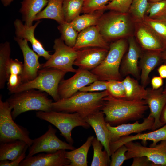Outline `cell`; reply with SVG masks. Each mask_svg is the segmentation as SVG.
<instances>
[{"instance_id": "obj_53", "label": "cell", "mask_w": 166, "mask_h": 166, "mask_svg": "<svg viewBox=\"0 0 166 166\" xmlns=\"http://www.w3.org/2000/svg\"><path fill=\"white\" fill-rule=\"evenodd\" d=\"M163 93H164L166 94V84L164 87V88H163Z\"/></svg>"}, {"instance_id": "obj_27", "label": "cell", "mask_w": 166, "mask_h": 166, "mask_svg": "<svg viewBox=\"0 0 166 166\" xmlns=\"http://www.w3.org/2000/svg\"><path fill=\"white\" fill-rule=\"evenodd\" d=\"M45 8L36 16L35 21L42 19L54 20L59 24L65 22L63 10V0H47Z\"/></svg>"}, {"instance_id": "obj_24", "label": "cell", "mask_w": 166, "mask_h": 166, "mask_svg": "<svg viewBox=\"0 0 166 166\" xmlns=\"http://www.w3.org/2000/svg\"><path fill=\"white\" fill-rule=\"evenodd\" d=\"M162 52L157 51H147L141 55L140 79L142 85L144 87L148 83L150 73L158 64L162 59Z\"/></svg>"}, {"instance_id": "obj_39", "label": "cell", "mask_w": 166, "mask_h": 166, "mask_svg": "<svg viewBox=\"0 0 166 166\" xmlns=\"http://www.w3.org/2000/svg\"><path fill=\"white\" fill-rule=\"evenodd\" d=\"M113 0H84L81 13L84 14L93 12L105 9L107 3Z\"/></svg>"}, {"instance_id": "obj_25", "label": "cell", "mask_w": 166, "mask_h": 166, "mask_svg": "<svg viewBox=\"0 0 166 166\" xmlns=\"http://www.w3.org/2000/svg\"><path fill=\"white\" fill-rule=\"evenodd\" d=\"M29 147L25 142L19 140L0 142V161L15 160Z\"/></svg>"}, {"instance_id": "obj_17", "label": "cell", "mask_w": 166, "mask_h": 166, "mask_svg": "<svg viewBox=\"0 0 166 166\" xmlns=\"http://www.w3.org/2000/svg\"><path fill=\"white\" fill-rule=\"evenodd\" d=\"M135 23L134 33L144 49L163 52L166 49L161 40L150 28L143 22Z\"/></svg>"}, {"instance_id": "obj_6", "label": "cell", "mask_w": 166, "mask_h": 166, "mask_svg": "<svg viewBox=\"0 0 166 166\" xmlns=\"http://www.w3.org/2000/svg\"><path fill=\"white\" fill-rule=\"evenodd\" d=\"M66 72L53 68H42L33 80L22 83L10 92V94L34 89L44 92L51 96L55 101L60 100L58 89L61 81Z\"/></svg>"}, {"instance_id": "obj_40", "label": "cell", "mask_w": 166, "mask_h": 166, "mask_svg": "<svg viewBox=\"0 0 166 166\" xmlns=\"http://www.w3.org/2000/svg\"><path fill=\"white\" fill-rule=\"evenodd\" d=\"M133 0H113L106 5V10L128 13Z\"/></svg>"}, {"instance_id": "obj_13", "label": "cell", "mask_w": 166, "mask_h": 166, "mask_svg": "<svg viewBox=\"0 0 166 166\" xmlns=\"http://www.w3.org/2000/svg\"><path fill=\"white\" fill-rule=\"evenodd\" d=\"M14 40L21 49L24 59L23 69L20 75L22 83L31 81L37 76L42 68V64L39 61V56L29 46L28 41L16 37Z\"/></svg>"}, {"instance_id": "obj_8", "label": "cell", "mask_w": 166, "mask_h": 166, "mask_svg": "<svg viewBox=\"0 0 166 166\" xmlns=\"http://www.w3.org/2000/svg\"><path fill=\"white\" fill-rule=\"evenodd\" d=\"M12 109L7 102L2 100L0 96V142L10 141L17 140H22L30 147L33 140L30 137L28 129L17 124L11 114Z\"/></svg>"}, {"instance_id": "obj_35", "label": "cell", "mask_w": 166, "mask_h": 166, "mask_svg": "<svg viewBox=\"0 0 166 166\" xmlns=\"http://www.w3.org/2000/svg\"><path fill=\"white\" fill-rule=\"evenodd\" d=\"M59 24L57 28L61 34V38L67 45L73 48L79 32L75 30L70 22H65Z\"/></svg>"}, {"instance_id": "obj_19", "label": "cell", "mask_w": 166, "mask_h": 166, "mask_svg": "<svg viewBox=\"0 0 166 166\" xmlns=\"http://www.w3.org/2000/svg\"><path fill=\"white\" fill-rule=\"evenodd\" d=\"M163 88L158 89H148L145 100L150 110L149 116L154 119L151 129L156 130L164 124L161 121L160 117L163 109L166 104V94L163 93Z\"/></svg>"}, {"instance_id": "obj_52", "label": "cell", "mask_w": 166, "mask_h": 166, "mask_svg": "<svg viewBox=\"0 0 166 166\" xmlns=\"http://www.w3.org/2000/svg\"><path fill=\"white\" fill-rule=\"evenodd\" d=\"M166 0H148V1L149 2H157L159 1H165Z\"/></svg>"}, {"instance_id": "obj_42", "label": "cell", "mask_w": 166, "mask_h": 166, "mask_svg": "<svg viewBox=\"0 0 166 166\" xmlns=\"http://www.w3.org/2000/svg\"><path fill=\"white\" fill-rule=\"evenodd\" d=\"M108 81L97 80L91 84L81 89L79 91L97 92L107 90Z\"/></svg>"}, {"instance_id": "obj_48", "label": "cell", "mask_w": 166, "mask_h": 166, "mask_svg": "<svg viewBox=\"0 0 166 166\" xmlns=\"http://www.w3.org/2000/svg\"><path fill=\"white\" fill-rule=\"evenodd\" d=\"M158 72L162 78H166V64L161 65L158 69Z\"/></svg>"}, {"instance_id": "obj_50", "label": "cell", "mask_w": 166, "mask_h": 166, "mask_svg": "<svg viewBox=\"0 0 166 166\" xmlns=\"http://www.w3.org/2000/svg\"><path fill=\"white\" fill-rule=\"evenodd\" d=\"M1 1L4 6H7L11 4L13 0H1Z\"/></svg>"}, {"instance_id": "obj_1", "label": "cell", "mask_w": 166, "mask_h": 166, "mask_svg": "<svg viewBox=\"0 0 166 166\" xmlns=\"http://www.w3.org/2000/svg\"><path fill=\"white\" fill-rule=\"evenodd\" d=\"M103 100L101 110L105 115V122L112 126L142 118L148 108L144 100H129L109 95Z\"/></svg>"}, {"instance_id": "obj_22", "label": "cell", "mask_w": 166, "mask_h": 166, "mask_svg": "<svg viewBox=\"0 0 166 166\" xmlns=\"http://www.w3.org/2000/svg\"><path fill=\"white\" fill-rule=\"evenodd\" d=\"M97 47L109 50V44L101 34L97 25L88 27L78 34L74 47L78 50L82 49Z\"/></svg>"}, {"instance_id": "obj_47", "label": "cell", "mask_w": 166, "mask_h": 166, "mask_svg": "<svg viewBox=\"0 0 166 166\" xmlns=\"http://www.w3.org/2000/svg\"><path fill=\"white\" fill-rule=\"evenodd\" d=\"M163 84V78L160 76H155L151 80V84L152 89H158L162 86Z\"/></svg>"}, {"instance_id": "obj_43", "label": "cell", "mask_w": 166, "mask_h": 166, "mask_svg": "<svg viewBox=\"0 0 166 166\" xmlns=\"http://www.w3.org/2000/svg\"><path fill=\"white\" fill-rule=\"evenodd\" d=\"M23 64L17 59H10L8 65L7 72L10 74L21 75L23 72Z\"/></svg>"}, {"instance_id": "obj_26", "label": "cell", "mask_w": 166, "mask_h": 166, "mask_svg": "<svg viewBox=\"0 0 166 166\" xmlns=\"http://www.w3.org/2000/svg\"><path fill=\"white\" fill-rule=\"evenodd\" d=\"M47 0H23L20 12L25 24L32 26L37 15L48 3Z\"/></svg>"}, {"instance_id": "obj_2", "label": "cell", "mask_w": 166, "mask_h": 166, "mask_svg": "<svg viewBox=\"0 0 166 166\" xmlns=\"http://www.w3.org/2000/svg\"><path fill=\"white\" fill-rule=\"evenodd\" d=\"M109 95L107 90L100 92L78 91L69 98L53 102L52 109L58 112L77 113L84 119L101 110L103 98Z\"/></svg>"}, {"instance_id": "obj_7", "label": "cell", "mask_w": 166, "mask_h": 166, "mask_svg": "<svg viewBox=\"0 0 166 166\" xmlns=\"http://www.w3.org/2000/svg\"><path fill=\"white\" fill-rule=\"evenodd\" d=\"M36 116L46 121L56 127L61 132L67 142L73 145L74 141L71 136V131L75 127L81 126L88 129L90 127L79 114L54 110L49 111H38Z\"/></svg>"}, {"instance_id": "obj_31", "label": "cell", "mask_w": 166, "mask_h": 166, "mask_svg": "<svg viewBox=\"0 0 166 166\" xmlns=\"http://www.w3.org/2000/svg\"><path fill=\"white\" fill-rule=\"evenodd\" d=\"M11 48L8 42L0 45V89L4 88L9 75L7 70L10 62Z\"/></svg>"}, {"instance_id": "obj_5", "label": "cell", "mask_w": 166, "mask_h": 166, "mask_svg": "<svg viewBox=\"0 0 166 166\" xmlns=\"http://www.w3.org/2000/svg\"><path fill=\"white\" fill-rule=\"evenodd\" d=\"M127 45L125 38L113 41L109 45L108 53L103 61L90 71L99 80H121L120 66L127 50Z\"/></svg>"}, {"instance_id": "obj_15", "label": "cell", "mask_w": 166, "mask_h": 166, "mask_svg": "<svg viewBox=\"0 0 166 166\" xmlns=\"http://www.w3.org/2000/svg\"><path fill=\"white\" fill-rule=\"evenodd\" d=\"M154 121V118L148 115L144 118L141 123H139V121H137L132 124L124 123L114 126L106 123V126L109 132L110 143L116 141L122 136L151 130L153 126Z\"/></svg>"}, {"instance_id": "obj_45", "label": "cell", "mask_w": 166, "mask_h": 166, "mask_svg": "<svg viewBox=\"0 0 166 166\" xmlns=\"http://www.w3.org/2000/svg\"><path fill=\"white\" fill-rule=\"evenodd\" d=\"M24 151L21 155L17 159L13 161L8 160H2L0 162V166H18L21 162L26 157V152Z\"/></svg>"}, {"instance_id": "obj_51", "label": "cell", "mask_w": 166, "mask_h": 166, "mask_svg": "<svg viewBox=\"0 0 166 166\" xmlns=\"http://www.w3.org/2000/svg\"><path fill=\"white\" fill-rule=\"evenodd\" d=\"M162 57L166 63V49L162 53Z\"/></svg>"}, {"instance_id": "obj_36", "label": "cell", "mask_w": 166, "mask_h": 166, "mask_svg": "<svg viewBox=\"0 0 166 166\" xmlns=\"http://www.w3.org/2000/svg\"><path fill=\"white\" fill-rule=\"evenodd\" d=\"M142 22L157 35L166 46V18L154 19L145 15Z\"/></svg>"}, {"instance_id": "obj_37", "label": "cell", "mask_w": 166, "mask_h": 166, "mask_svg": "<svg viewBox=\"0 0 166 166\" xmlns=\"http://www.w3.org/2000/svg\"><path fill=\"white\" fill-rule=\"evenodd\" d=\"M148 18L158 19L166 18V0L149 2L146 13Z\"/></svg>"}, {"instance_id": "obj_23", "label": "cell", "mask_w": 166, "mask_h": 166, "mask_svg": "<svg viewBox=\"0 0 166 166\" xmlns=\"http://www.w3.org/2000/svg\"><path fill=\"white\" fill-rule=\"evenodd\" d=\"M104 115L103 112L100 110L84 119L93 128L97 138L102 144L104 150L107 151L110 158L111 154L109 132L106 126Z\"/></svg>"}, {"instance_id": "obj_49", "label": "cell", "mask_w": 166, "mask_h": 166, "mask_svg": "<svg viewBox=\"0 0 166 166\" xmlns=\"http://www.w3.org/2000/svg\"><path fill=\"white\" fill-rule=\"evenodd\" d=\"M160 120L164 124H166V104L162 111L160 117Z\"/></svg>"}, {"instance_id": "obj_21", "label": "cell", "mask_w": 166, "mask_h": 166, "mask_svg": "<svg viewBox=\"0 0 166 166\" xmlns=\"http://www.w3.org/2000/svg\"><path fill=\"white\" fill-rule=\"evenodd\" d=\"M140 140L144 142L150 140L153 143L149 146L153 147L159 142L166 140V124L161 128L146 133H137L134 135L121 137L115 141L110 143L111 155L121 146L131 141Z\"/></svg>"}, {"instance_id": "obj_44", "label": "cell", "mask_w": 166, "mask_h": 166, "mask_svg": "<svg viewBox=\"0 0 166 166\" xmlns=\"http://www.w3.org/2000/svg\"><path fill=\"white\" fill-rule=\"evenodd\" d=\"M7 87L10 92L17 88L22 83L20 75H9L7 80Z\"/></svg>"}, {"instance_id": "obj_38", "label": "cell", "mask_w": 166, "mask_h": 166, "mask_svg": "<svg viewBox=\"0 0 166 166\" xmlns=\"http://www.w3.org/2000/svg\"><path fill=\"white\" fill-rule=\"evenodd\" d=\"M109 95L117 98H125V89L122 81L112 80L108 81Z\"/></svg>"}, {"instance_id": "obj_12", "label": "cell", "mask_w": 166, "mask_h": 166, "mask_svg": "<svg viewBox=\"0 0 166 166\" xmlns=\"http://www.w3.org/2000/svg\"><path fill=\"white\" fill-rule=\"evenodd\" d=\"M69 79H63L59 85L58 92L60 99L69 98L84 86L98 80L90 71L80 68Z\"/></svg>"}, {"instance_id": "obj_28", "label": "cell", "mask_w": 166, "mask_h": 166, "mask_svg": "<svg viewBox=\"0 0 166 166\" xmlns=\"http://www.w3.org/2000/svg\"><path fill=\"white\" fill-rule=\"evenodd\" d=\"M94 138V136H90L87 138L86 142L79 148L70 151H66L65 157L70 162L69 166L88 165L87 155Z\"/></svg>"}, {"instance_id": "obj_16", "label": "cell", "mask_w": 166, "mask_h": 166, "mask_svg": "<svg viewBox=\"0 0 166 166\" xmlns=\"http://www.w3.org/2000/svg\"><path fill=\"white\" fill-rule=\"evenodd\" d=\"M66 151V150H60L26 157L19 166H69L70 162L65 157Z\"/></svg>"}, {"instance_id": "obj_14", "label": "cell", "mask_w": 166, "mask_h": 166, "mask_svg": "<svg viewBox=\"0 0 166 166\" xmlns=\"http://www.w3.org/2000/svg\"><path fill=\"white\" fill-rule=\"evenodd\" d=\"M109 50L90 47L78 50L74 65L78 68L91 71L99 65L106 57Z\"/></svg>"}, {"instance_id": "obj_29", "label": "cell", "mask_w": 166, "mask_h": 166, "mask_svg": "<svg viewBox=\"0 0 166 166\" xmlns=\"http://www.w3.org/2000/svg\"><path fill=\"white\" fill-rule=\"evenodd\" d=\"M105 10L103 9L79 15L70 23L75 30L79 33L88 27L97 25Z\"/></svg>"}, {"instance_id": "obj_4", "label": "cell", "mask_w": 166, "mask_h": 166, "mask_svg": "<svg viewBox=\"0 0 166 166\" xmlns=\"http://www.w3.org/2000/svg\"><path fill=\"white\" fill-rule=\"evenodd\" d=\"M12 94L6 101L12 109L11 114L14 120L28 111L52 110V100L45 92L32 89Z\"/></svg>"}, {"instance_id": "obj_11", "label": "cell", "mask_w": 166, "mask_h": 166, "mask_svg": "<svg viewBox=\"0 0 166 166\" xmlns=\"http://www.w3.org/2000/svg\"><path fill=\"white\" fill-rule=\"evenodd\" d=\"M57 130L50 125L46 132L40 136L33 139L29 148V152L26 157L31 156L40 152L52 153L60 150H73L72 145L60 140L56 136Z\"/></svg>"}, {"instance_id": "obj_32", "label": "cell", "mask_w": 166, "mask_h": 166, "mask_svg": "<svg viewBox=\"0 0 166 166\" xmlns=\"http://www.w3.org/2000/svg\"><path fill=\"white\" fill-rule=\"evenodd\" d=\"M92 145L93 150V155L91 166H108L110 161L107 151L102 150L103 145L97 138L93 139Z\"/></svg>"}, {"instance_id": "obj_3", "label": "cell", "mask_w": 166, "mask_h": 166, "mask_svg": "<svg viewBox=\"0 0 166 166\" xmlns=\"http://www.w3.org/2000/svg\"><path fill=\"white\" fill-rule=\"evenodd\" d=\"M135 23L128 13L113 10L104 13L97 26L107 42L133 35Z\"/></svg>"}, {"instance_id": "obj_46", "label": "cell", "mask_w": 166, "mask_h": 166, "mask_svg": "<svg viewBox=\"0 0 166 166\" xmlns=\"http://www.w3.org/2000/svg\"><path fill=\"white\" fill-rule=\"evenodd\" d=\"M131 166H152V163L145 156H136L133 158Z\"/></svg>"}, {"instance_id": "obj_33", "label": "cell", "mask_w": 166, "mask_h": 166, "mask_svg": "<svg viewBox=\"0 0 166 166\" xmlns=\"http://www.w3.org/2000/svg\"><path fill=\"white\" fill-rule=\"evenodd\" d=\"M84 0H63V10L65 21L70 22L81 13Z\"/></svg>"}, {"instance_id": "obj_34", "label": "cell", "mask_w": 166, "mask_h": 166, "mask_svg": "<svg viewBox=\"0 0 166 166\" xmlns=\"http://www.w3.org/2000/svg\"><path fill=\"white\" fill-rule=\"evenodd\" d=\"M148 4V0H133L128 13L135 23L143 21Z\"/></svg>"}, {"instance_id": "obj_30", "label": "cell", "mask_w": 166, "mask_h": 166, "mask_svg": "<svg viewBox=\"0 0 166 166\" xmlns=\"http://www.w3.org/2000/svg\"><path fill=\"white\" fill-rule=\"evenodd\" d=\"M125 89V98L129 100H145L147 90L138 81L129 75L122 81Z\"/></svg>"}, {"instance_id": "obj_20", "label": "cell", "mask_w": 166, "mask_h": 166, "mask_svg": "<svg viewBox=\"0 0 166 166\" xmlns=\"http://www.w3.org/2000/svg\"><path fill=\"white\" fill-rule=\"evenodd\" d=\"M128 38V51L122 61L120 68L121 74L123 76L129 75L139 79L140 78L138 62L141 55L140 49L133 35Z\"/></svg>"}, {"instance_id": "obj_10", "label": "cell", "mask_w": 166, "mask_h": 166, "mask_svg": "<svg viewBox=\"0 0 166 166\" xmlns=\"http://www.w3.org/2000/svg\"><path fill=\"white\" fill-rule=\"evenodd\" d=\"M128 149L127 160L136 156H145L152 166H166V140L153 147H146L138 142L131 141L124 144Z\"/></svg>"}, {"instance_id": "obj_9", "label": "cell", "mask_w": 166, "mask_h": 166, "mask_svg": "<svg viewBox=\"0 0 166 166\" xmlns=\"http://www.w3.org/2000/svg\"><path fill=\"white\" fill-rule=\"evenodd\" d=\"M53 49L54 53L44 63L42 68H53L66 73H76L77 69L73 67L77 58L78 50L65 44L60 38L56 39L54 41Z\"/></svg>"}, {"instance_id": "obj_41", "label": "cell", "mask_w": 166, "mask_h": 166, "mask_svg": "<svg viewBox=\"0 0 166 166\" xmlns=\"http://www.w3.org/2000/svg\"><path fill=\"white\" fill-rule=\"evenodd\" d=\"M128 149L123 145L117 149L111 155L109 165L110 166H121L124 162L127 160L125 154Z\"/></svg>"}, {"instance_id": "obj_18", "label": "cell", "mask_w": 166, "mask_h": 166, "mask_svg": "<svg viewBox=\"0 0 166 166\" xmlns=\"http://www.w3.org/2000/svg\"><path fill=\"white\" fill-rule=\"evenodd\" d=\"M40 22V20H38L34 25L29 26L24 24L20 19H17L14 23L15 34L16 37L30 42L33 50L39 57H42L47 60L52 55L45 49L42 43L35 38L34 35V30Z\"/></svg>"}]
</instances>
